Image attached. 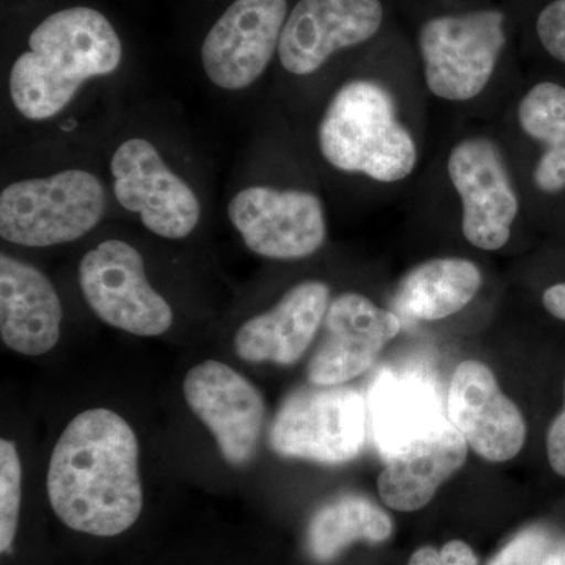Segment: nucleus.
<instances>
[{
    "mask_svg": "<svg viewBox=\"0 0 565 565\" xmlns=\"http://www.w3.org/2000/svg\"><path fill=\"white\" fill-rule=\"evenodd\" d=\"M63 310L54 286L31 264L0 256V337L11 351L36 356L58 338Z\"/></svg>",
    "mask_w": 565,
    "mask_h": 565,
    "instance_id": "17",
    "label": "nucleus"
},
{
    "mask_svg": "<svg viewBox=\"0 0 565 565\" xmlns=\"http://www.w3.org/2000/svg\"><path fill=\"white\" fill-rule=\"evenodd\" d=\"M286 0H236L203 41L204 73L223 90H244L262 77L280 46Z\"/></svg>",
    "mask_w": 565,
    "mask_h": 565,
    "instance_id": "11",
    "label": "nucleus"
},
{
    "mask_svg": "<svg viewBox=\"0 0 565 565\" xmlns=\"http://www.w3.org/2000/svg\"><path fill=\"white\" fill-rule=\"evenodd\" d=\"M440 555L444 565H478L473 550L462 541L448 542L441 548Z\"/></svg>",
    "mask_w": 565,
    "mask_h": 565,
    "instance_id": "27",
    "label": "nucleus"
},
{
    "mask_svg": "<svg viewBox=\"0 0 565 565\" xmlns=\"http://www.w3.org/2000/svg\"><path fill=\"white\" fill-rule=\"evenodd\" d=\"M548 535L542 530H526L515 535L508 545L490 561L489 565H541L544 561Z\"/></svg>",
    "mask_w": 565,
    "mask_h": 565,
    "instance_id": "24",
    "label": "nucleus"
},
{
    "mask_svg": "<svg viewBox=\"0 0 565 565\" xmlns=\"http://www.w3.org/2000/svg\"><path fill=\"white\" fill-rule=\"evenodd\" d=\"M546 455L555 473L565 476V408L550 426L546 435Z\"/></svg>",
    "mask_w": 565,
    "mask_h": 565,
    "instance_id": "26",
    "label": "nucleus"
},
{
    "mask_svg": "<svg viewBox=\"0 0 565 565\" xmlns=\"http://www.w3.org/2000/svg\"><path fill=\"white\" fill-rule=\"evenodd\" d=\"M448 173L462 200V232L482 250H500L511 237L519 199L493 141H460L448 159Z\"/></svg>",
    "mask_w": 565,
    "mask_h": 565,
    "instance_id": "13",
    "label": "nucleus"
},
{
    "mask_svg": "<svg viewBox=\"0 0 565 565\" xmlns=\"http://www.w3.org/2000/svg\"><path fill=\"white\" fill-rule=\"evenodd\" d=\"M446 415L476 455L490 462H508L525 445L522 412L501 392L492 370L478 360L456 367L446 396Z\"/></svg>",
    "mask_w": 565,
    "mask_h": 565,
    "instance_id": "15",
    "label": "nucleus"
},
{
    "mask_svg": "<svg viewBox=\"0 0 565 565\" xmlns=\"http://www.w3.org/2000/svg\"><path fill=\"white\" fill-rule=\"evenodd\" d=\"M535 31L544 50L565 65V0H553L541 11Z\"/></svg>",
    "mask_w": 565,
    "mask_h": 565,
    "instance_id": "25",
    "label": "nucleus"
},
{
    "mask_svg": "<svg viewBox=\"0 0 565 565\" xmlns=\"http://www.w3.org/2000/svg\"><path fill=\"white\" fill-rule=\"evenodd\" d=\"M399 330L393 311L362 294H341L327 308L321 344L308 363L310 384L344 385L366 373Z\"/></svg>",
    "mask_w": 565,
    "mask_h": 565,
    "instance_id": "12",
    "label": "nucleus"
},
{
    "mask_svg": "<svg viewBox=\"0 0 565 565\" xmlns=\"http://www.w3.org/2000/svg\"><path fill=\"white\" fill-rule=\"evenodd\" d=\"M110 170L118 203L137 212L151 233L166 239H184L199 225V199L167 167L150 141L126 140L115 151Z\"/></svg>",
    "mask_w": 565,
    "mask_h": 565,
    "instance_id": "8",
    "label": "nucleus"
},
{
    "mask_svg": "<svg viewBox=\"0 0 565 565\" xmlns=\"http://www.w3.org/2000/svg\"><path fill=\"white\" fill-rule=\"evenodd\" d=\"M371 433L384 459L403 451L444 422L437 382L419 371H382L370 390Z\"/></svg>",
    "mask_w": 565,
    "mask_h": 565,
    "instance_id": "18",
    "label": "nucleus"
},
{
    "mask_svg": "<svg viewBox=\"0 0 565 565\" xmlns=\"http://www.w3.org/2000/svg\"><path fill=\"white\" fill-rule=\"evenodd\" d=\"M541 565H565V545L546 555Z\"/></svg>",
    "mask_w": 565,
    "mask_h": 565,
    "instance_id": "30",
    "label": "nucleus"
},
{
    "mask_svg": "<svg viewBox=\"0 0 565 565\" xmlns=\"http://www.w3.org/2000/svg\"><path fill=\"white\" fill-rule=\"evenodd\" d=\"M504 43L501 11L479 10L427 21L419 32L427 87L448 102L476 98L489 84Z\"/></svg>",
    "mask_w": 565,
    "mask_h": 565,
    "instance_id": "6",
    "label": "nucleus"
},
{
    "mask_svg": "<svg viewBox=\"0 0 565 565\" xmlns=\"http://www.w3.org/2000/svg\"><path fill=\"white\" fill-rule=\"evenodd\" d=\"M467 456V440L446 416L429 434L385 460L379 494L394 511H418L463 467Z\"/></svg>",
    "mask_w": 565,
    "mask_h": 565,
    "instance_id": "19",
    "label": "nucleus"
},
{
    "mask_svg": "<svg viewBox=\"0 0 565 565\" xmlns=\"http://www.w3.org/2000/svg\"><path fill=\"white\" fill-rule=\"evenodd\" d=\"M182 393L217 441L223 459L232 467H247L258 452L266 418L259 390L228 364L207 360L189 371Z\"/></svg>",
    "mask_w": 565,
    "mask_h": 565,
    "instance_id": "9",
    "label": "nucleus"
},
{
    "mask_svg": "<svg viewBox=\"0 0 565 565\" xmlns=\"http://www.w3.org/2000/svg\"><path fill=\"white\" fill-rule=\"evenodd\" d=\"M367 405L351 386H303L282 401L269 445L275 455L326 465L351 462L363 451Z\"/></svg>",
    "mask_w": 565,
    "mask_h": 565,
    "instance_id": "5",
    "label": "nucleus"
},
{
    "mask_svg": "<svg viewBox=\"0 0 565 565\" xmlns=\"http://www.w3.org/2000/svg\"><path fill=\"white\" fill-rule=\"evenodd\" d=\"M392 533L393 522L384 509L362 494H341L311 519L307 548L318 563H330L355 542L381 544Z\"/></svg>",
    "mask_w": 565,
    "mask_h": 565,
    "instance_id": "21",
    "label": "nucleus"
},
{
    "mask_svg": "<svg viewBox=\"0 0 565 565\" xmlns=\"http://www.w3.org/2000/svg\"><path fill=\"white\" fill-rule=\"evenodd\" d=\"M384 21L381 0H300L282 28V68L307 76L334 52L373 39Z\"/></svg>",
    "mask_w": 565,
    "mask_h": 565,
    "instance_id": "14",
    "label": "nucleus"
},
{
    "mask_svg": "<svg viewBox=\"0 0 565 565\" xmlns=\"http://www.w3.org/2000/svg\"><path fill=\"white\" fill-rule=\"evenodd\" d=\"M106 211L95 174L66 170L14 182L0 195V236L22 247H52L90 233Z\"/></svg>",
    "mask_w": 565,
    "mask_h": 565,
    "instance_id": "4",
    "label": "nucleus"
},
{
    "mask_svg": "<svg viewBox=\"0 0 565 565\" xmlns=\"http://www.w3.org/2000/svg\"><path fill=\"white\" fill-rule=\"evenodd\" d=\"M228 215L248 250L264 258H307L326 243L322 203L310 192L255 185L233 196Z\"/></svg>",
    "mask_w": 565,
    "mask_h": 565,
    "instance_id": "10",
    "label": "nucleus"
},
{
    "mask_svg": "<svg viewBox=\"0 0 565 565\" xmlns=\"http://www.w3.org/2000/svg\"><path fill=\"white\" fill-rule=\"evenodd\" d=\"M542 302L553 318L565 322V282H557L546 288Z\"/></svg>",
    "mask_w": 565,
    "mask_h": 565,
    "instance_id": "28",
    "label": "nucleus"
},
{
    "mask_svg": "<svg viewBox=\"0 0 565 565\" xmlns=\"http://www.w3.org/2000/svg\"><path fill=\"white\" fill-rule=\"evenodd\" d=\"M22 468L17 445L0 441V552L9 553L17 537L21 508Z\"/></svg>",
    "mask_w": 565,
    "mask_h": 565,
    "instance_id": "23",
    "label": "nucleus"
},
{
    "mask_svg": "<svg viewBox=\"0 0 565 565\" xmlns=\"http://www.w3.org/2000/svg\"><path fill=\"white\" fill-rule=\"evenodd\" d=\"M330 302V288L323 281L294 286L273 310L248 319L237 330V355L248 363L289 366L299 362L321 329Z\"/></svg>",
    "mask_w": 565,
    "mask_h": 565,
    "instance_id": "16",
    "label": "nucleus"
},
{
    "mask_svg": "<svg viewBox=\"0 0 565 565\" xmlns=\"http://www.w3.org/2000/svg\"><path fill=\"white\" fill-rule=\"evenodd\" d=\"M523 131L542 145L534 169L539 191L557 195L565 191V87L556 82H539L519 106Z\"/></svg>",
    "mask_w": 565,
    "mask_h": 565,
    "instance_id": "22",
    "label": "nucleus"
},
{
    "mask_svg": "<svg viewBox=\"0 0 565 565\" xmlns=\"http://www.w3.org/2000/svg\"><path fill=\"white\" fill-rule=\"evenodd\" d=\"M408 565H444V563H441L440 552H437L434 546H423L412 555Z\"/></svg>",
    "mask_w": 565,
    "mask_h": 565,
    "instance_id": "29",
    "label": "nucleus"
},
{
    "mask_svg": "<svg viewBox=\"0 0 565 565\" xmlns=\"http://www.w3.org/2000/svg\"><path fill=\"white\" fill-rule=\"evenodd\" d=\"M139 440L131 424L107 408L82 412L52 452L47 497L71 530L114 537L143 509Z\"/></svg>",
    "mask_w": 565,
    "mask_h": 565,
    "instance_id": "1",
    "label": "nucleus"
},
{
    "mask_svg": "<svg viewBox=\"0 0 565 565\" xmlns=\"http://www.w3.org/2000/svg\"><path fill=\"white\" fill-rule=\"evenodd\" d=\"M319 148L341 172L362 173L381 182L414 172L416 145L396 118L386 88L373 81H351L327 106L319 125Z\"/></svg>",
    "mask_w": 565,
    "mask_h": 565,
    "instance_id": "3",
    "label": "nucleus"
},
{
    "mask_svg": "<svg viewBox=\"0 0 565 565\" xmlns=\"http://www.w3.org/2000/svg\"><path fill=\"white\" fill-rule=\"evenodd\" d=\"M79 285L93 313L136 337H161L173 311L145 273L143 258L120 239L104 241L82 258Z\"/></svg>",
    "mask_w": 565,
    "mask_h": 565,
    "instance_id": "7",
    "label": "nucleus"
},
{
    "mask_svg": "<svg viewBox=\"0 0 565 565\" xmlns=\"http://www.w3.org/2000/svg\"><path fill=\"white\" fill-rule=\"evenodd\" d=\"M120 36L98 10L74 7L51 14L29 36V51L14 62L10 95L29 120L61 114L92 77L120 66Z\"/></svg>",
    "mask_w": 565,
    "mask_h": 565,
    "instance_id": "2",
    "label": "nucleus"
},
{
    "mask_svg": "<svg viewBox=\"0 0 565 565\" xmlns=\"http://www.w3.org/2000/svg\"><path fill=\"white\" fill-rule=\"evenodd\" d=\"M481 285V270L475 263L462 258L430 259L401 278L392 305L397 315L411 321H440L463 310Z\"/></svg>",
    "mask_w": 565,
    "mask_h": 565,
    "instance_id": "20",
    "label": "nucleus"
}]
</instances>
